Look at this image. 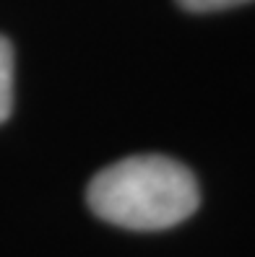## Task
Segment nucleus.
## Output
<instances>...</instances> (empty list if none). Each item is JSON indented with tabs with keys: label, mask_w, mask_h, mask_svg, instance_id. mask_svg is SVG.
I'll list each match as a JSON object with an SVG mask.
<instances>
[{
	"label": "nucleus",
	"mask_w": 255,
	"mask_h": 257,
	"mask_svg": "<svg viewBox=\"0 0 255 257\" xmlns=\"http://www.w3.org/2000/svg\"><path fill=\"white\" fill-rule=\"evenodd\" d=\"M94 216L130 231H164L188 221L201 205V187L188 166L169 156L120 159L89 182Z\"/></svg>",
	"instance_id": "obj_1"
},
{
	"label": "nucleus",
	"mask_w": 255,
	"mask_h": 257,
	"mask_svg": "<svg viewBox=\"0 0 255 257\" xmlns=\"http://www.w3.org/2000/svg\"><path fill=\"white\" fill-rule=\"evenodd\" d=\"M13 109V47L0 37V122H6Z\"/></svg>",
	"instance_id": "obj_2"
},
{
	"label": "nucleus",
	"mask_w": 255,
	"mask_h": 257,
	"mask_svg": "<svg viewBox=\"0 0 255 257\" xmlns=\"http://www.w3.org/2000/svg\"><path fill=\"white\" fill-rule=\"evenodd\" d=\"M180 8H185L190 13H216V11H227L234 6L250 3V0H177Z\"/></svg>",
	"instance_id": "obj_3"
}]
</instances>
